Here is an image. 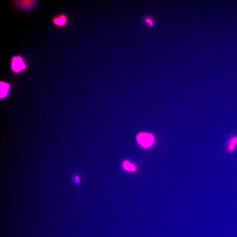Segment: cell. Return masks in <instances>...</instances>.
Segmentation results:
<instances>
[{
	"label": "cell",
	"mask_w": 237,
	"mask_h": 237,
	"mask_svg": "<svg viewBox=\"0 0 237 237\" xmlns=\"http://www.w3.org/2000/svg\"><path fill=\"white\" fill-rule=\"evenodd\" d=\"M10 67L12 72L17 74L26 70L27 67L24 58L20 55H16L11 58Z\"/></svg>",
	"instance_id": "obj_1"
},
{
	"label": "cell",
	"mask_w": 237,
	"mask_h": 237,
	"mask_svg": "<svg viewBox=\"0 0 237 237\" xmlns=\"http://www.w3.org/2000/svg\"><path fill=\"white\" fill-rule=\"evenodd\" d=\"M137 141L144 148H148L153 143L154 138L153 135L149 133H140L137 137Z\"/></svg>",
	"instance_id": "obj_2"
},
{
	"label": "cell",
	"mask_w": 237,
	"mask_h": 237,
	"mask_svg": "<svg viewBox=\"0 0 237 237\" xmlns=\"http://www.w3.org/2000/svg\"><path fill=\"white\" fill-rule=\"evenodd\" d=\"M68 18L64 14H61L55 16L52 19V23L56 26L62 27L66 26L68 22Z\"/></svg>",
	"instance_id": "obj_3"
},
{
	"label": "cell",
	"mask_w": 237,
	"mask_h": 237,
	"mask_svg": "<svg viewBox=\"0 0 237 237\" xmlns=\"http://www.w3.org/2000/svg\"><path fill=\"white\" fill-rule=\"evenodd\" d=\"M237 146V136H234L231 138L227 145V150L229 153L233 151Z\"/></svg>",
	"instance_id": "obj_4"
},
{
	"label": "cell",
	"mask_w": 237,
	"mask_h": 237,
	"mask_svg": "<svg viewBox=\"0 0 237 237\" xmlns=\"http://www.w3.org/2000/svg\"><path fill=\"white\" fill-rule=\"evenodd\" d=\"M10 85L7 83L2 81L1 82V98H4L8 95Z\"/></svg>",
	"instance_id": "obj_5"
},
{
	"label": "cell",
	"mask_w": 237,
	"mask_h": 237,
	"mask_svg": "<svg viewBox=\"0 0 237 237\" xmlns=\"http://www.w3.org/2000/svg\"><path fill=\"white\" fill-rule=\"evenodd\" d=\"M123 166L124 169L127 171L134 172L136 170L135 166L127 160L124 161L123 164Z\"/></svg>",
	"instance_id": "obj_6"
},
{
	"label": "cell",
	"mask_w": 237,
	"mask_h": 237,
	"mask_svg": "<svg viewBox=\"0 0 237 237\" xmlns=\"http://www.w3.org/2000/svg\"><path fill=\"white\" fill-rule=\"evenodd\" d=\"M143 20L148 26L150 27L153 26L154 22L153 18L149 16H146L143 18Z\"/></svg>",
	"instance_id": "obj_7"
},
{
	"label": "cell",
	"mask_w": 237,
	"mask_h": 237,
	"mask_svg": "<svg viewBox=\"0 0 237 237\" xmlns=\"http://www.w3.org/2000/svg\"><path fill=\"white\" fill-rule=\"evenodd\" d=\"M20 3L23 4H24V5H22L19 6L20 7L23 8H30L31 7L32 5H33L34 4L35 1H20Z\"/></svg>",
	"instance_id": "obj_8"
},
{
	"label": "cell",
	"mask_w": 237,
	"mask_h": 237,
	"mask_svg": "<svg viewBox=\"0 0 237 237\" xmlns=\"http://www.w3.org/2000/svg\"><path fill=\"white\" fill-rule=\"evenodd\" d=\"M80 179L79 176H76L75 179V181L76 183H79L80 182Z\"/></svg>",
	"instance_id": "obj_9"
}]
</instances>
